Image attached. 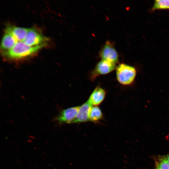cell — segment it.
I'll return each instance as SVG.
<instances>
[{
    "instance_id": "obj_1",
    "label": "cell",
    "mask_w": 169,
    "mask_h": 169,
    "mask_svg": "<svg viewBox=\"0 0 169 169\" xmlns=\"http://www.w3.org/2000/svg\"><path fill=\"white\" fill-rule=\"evenodd\" d=\"M44 47L43 46H30L23 41H18L12 49L2 54L9 59L19 60L34 55Z\"/></svg>"
},
{
    "instance_id": "obj_2",
    "label": "cell",
    "mask_w": 169,
    "mask_h": 169,
    "mask_svg": "<svg viewBox=\"0 0 169 169\" xmlns=\"http://www.w3.org/2000/svg\"><path fill=\"white\" fill-rule=\"evenodd\" d=\"M115 69L116 79L120 84L128 86L134 83L137 74L135 67L126 64L121 63L116 67Z\"/></svg>"
},
{
    "instance_id": "obj_3",
    "label": "cell",
    "mask_w": 169,
    "mask_h": 169,
    "mask_svg": "<svg viewBox=\"0 0 169 169\" xmlns=\"http://www.w3.org/2000/svg\"><path fill=\"white\" fill-rule=\"evenodd\" d=\"M48 38L34 28H30L23 42L30 46H43L47 45Z\"/></svg>"
},
{
    "instance_id": "obj_4",
    "label": "cell",
    "mask_w": 169,
    "mask_h": 169,
    "mask_svg": "<svg viewBox=\"0 0 169 169\" xmlns=\"http://www.w3.org/2000/svg\"><path fill=\"white\" fill-rule=\"evenodd\" d=\"M99 54L102 59L116 64L119 62V55L113 43L107 41L101 49Z\"/></svg>"
},
{
    "instance_id": "obj_5",
    "label": "cell",
    "mask_w": 169,
    "mask_h": 169,
    "mask_svg": "<svg viewBox=\"0 0 169 169\" xmlns=\"http://www.w3.org/2000/svg\"><path fill=\"white\" fill-rule=\"evenodd\" d=\"M116 64L102 59L97 64L91 72V79L94 80L99 75L108 74L116 69Z\"/></svg>"
},
{
    "instance_id": "obj_6",
    "label": "cell",
    "mask_w": 169,
    "mask_h": 169,
    "mask_svg": "<svg viewBox=\"0 0 169 169\" xmlns=\"http://www.w3.org/2000/svg\"><path fill=\"white\" fill-rule=\"evenodd\" d=\"M79 106L69 107L61 111L55 120L60 124L74 123Z\"/></svg>"
},
{
    "instance_id": "obj_7",
    "label": "cell",
    "mask_w": 169,
    "mask_h": 169,
    "mask_svg": "<svg viewBox=\"0 0 169 169\" xmlns=\"http://www.w3.org/2000/svg\"><path fill=\"white\" fill-rule=\"evenodd\" d=\"M106 94L104 89L98 86L93 91L87 101L92 106H97L103 102Z\"/></svg>"
},
{
    "instance_id": "obj_8",
    "label": "cell",
    "mask_w": 169,
    "mask_h": 169,
    "mask_svg": "<svg viewBox=\"0 0 169 169\" xmlns=\"http://www.w3.org/2000/svg\"><path fill=\"white\" fill-rule=\"evenodd\" d=\"M29 28L7 25L5 30L10 33L18 41H23Z\"/></svg>"
},
{
    "instance_id": "obj_9",
    "label": "cell",
    "mask_w": 169,
    "mask_h": 169,
    "mask_svg": "<svg viewBox=\"0 0 169 169\" xmlns=\"http://www.w3.org/2000/svg\"><path fill=\"white\" fill-rule=\"evenodd\" d=\"M92 106L87 101L79 106L74 123H83L89 121V113Z\"/></svg>"
},
{
    "instance_id": "obj_10",
    "label": "cell",
    "mask_w": 169,
    "mask_h": 169,
    "mask_svg": "<svg viewBox=\"0 0 169 169\" xmlns=\"http://www.w3.org/2000/svg\"><path fill=\"white\" fill-rule=\"evenodd\" d=\"M17 42L14 36L9 32L5 30L2 39L0 48L2 53L8 51L12 49Z\"/></svg>"
},
{
    "instance_id": "obj_11",
    "label": "cell",
    "mask_w": 169,
    "mask_h": 169,
    "mask_svg": "<svg viewBox=\"0 0 169 169\" xmlns=\"http://www.w3.org/2000/svg\"><path fill=\"white\" fill-rule=\"evenodd\" d=\"M103 118V113L100 108L98 106H92L89 113V121L97 122Z\"/></svg>"
},
{
    "instance_id": "obj_12",
    "label": "cell",
    "mask_w": 169,
    "mask_h": 169,
    "mask_svg": "<svg viewBox=\"0 0 169 169\" xmlns=\"http://www.w3.org/2000/svg\"><path fill=\"white\" fill-rule=\"evenodd\" d=\"M160 9L169 10V0H155L151 11L153 12Z\"/></svg>"
},
{
    "instance_id": "obj_13",
    "label": "cell",
    "mask_w": 169,
    "mask_h": 169,
    "mask_svg": "<svg viewBox=\"0 0 169 169\" xmlns=\"http://www.w3.org/2000/svg\"><path fill=\"white\" fill-rule=\"evenodd\" d=\"M155 169H169V163L164 156H160L155 159Z\"/></svg>"
},
{
    "instance_id": "obj_14",
    "label": "cell",
    "mask_w": 169,
    "mask_h": 169,
    "mask_svg": "<svg viewBox=\"0 0 169 169\" xmlns=\"http://www.w3.org/2000/svg\"><path fill=\"white\" fill-rule=\"evenodd\" d=\"M164 156L167 161L169 163V154Z\"/></svg>"
}]
</instances>
